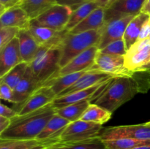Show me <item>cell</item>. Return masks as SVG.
<instances>
[{
  "mask_svg": "<svg viewBox=\"0 0 150 149\" xmlns=\"http://www.w3.org/2000/svg\"><path fill=\"white\" fill-rule=\"evenodd\" d=\"M89 0H57V4L61 5L67 6L72 8V10H76L79 6L82 5Z\"/></svg>",
  "mask_w": 150,
  "mask_h": 149,
  "instance_id": "36",
  "label": "cell"
},
{
  "mask_svg": "<svg viewBox=\"0 0 150 149\" xmlns=\"http://www.w3.org/2000/svg\"><path fill=\"white\" fill-rule=\"evenodd\" d=\"M20 29L15 27L0 28V49L10 43L17 37Z\"/></svg>",
  "mask_w": 150,
  "mask_h": 149,
  "instance_id": "34",
  "label": "cell"
},
{
  "mask_svg": "<svg viewBox=\"0 0 150 149\" xmlns=\"http://www.w3.org/2000/svg\"><path fill=\"white\" fill-rule=\"evenodd\" d=\"M57 97L49 86L42 85L38 87L23 103L15 105L18 115L28 114L52 103Z\"/></svg>",
  "mask_w": 150,
  "mask_h": 149,
  "instance_id": "8",
  "label": "cell"
},
{
  "mask_svg": "<svg viewBox=\"0 0 150 149\" xmlns=\"http://www.w3.org/2000/svg\"><path fill=\"white\" fill-rule=\"evenodd\" d=\"M150 34V18L142 26V31H141L140 35H139V40H142L149 38Z\"/></svg>",
  "mask_w": 150,
  "mask_h": 149,
  "instance_id": "39",
  "label": "cell"
},
{
  "mask_svg": "<svg viewBox=\"0 0 150 149\" xmlns=\"http://www.w3.org/2000/svg\"><path fill=\"white\" fill-rule=\"evenodd\" d=\"M18 115V113L15 109L9 108V107L4 105V104L0 105V115L12 119V118L17 116Z\"/></svg>",
  "mask_w": 150,
  "mask_h": 149,
  "instance_id": "37",
  "label": "cell"
},
{
  "mask_svg": "<svg viewBox=\"0 0 150 149\" xmlns=\"http://www.w3.org/2000/svg\"><path fill=\"white\" fill-rule=\"evenodd\" d=\"M40 86V85L34 75L29 65L22 80L13 89L14 105L23 103Z\"/></svg>",
  "mask_w": 150,
  "mask_h": 149,
  "instance_id": "19",
  "label": "cell"
},
{
  "mask_svg": "<svg viewBox=\"0 0 150 149\" xmlns=\"http://www.w3.org/2000/svg\"><path fill=\"white\" fill-rule=\"evenodd\" d=\"M42 142L38 140H1L0 139V149H20L26 146L41 143ZM46 144V143H45Z\"/></svg>",
  "mask_w": 150,
  "mask_h": 149,
  "instance_id": "32",
  "label": "cell"
},
{
  "mask_svg": "<svg viewBox=\"0 0 150 149\" xmlns=\"http://www.w3.org/2000/svg\"><path fill=\"white\" fill-rule=\"evenodd\" d=\"M58 145L62 146L64 149H107L100 137L79 143Z\"/></svg>",
  "mask_w": 150,
  "mask_h": 149,
  "instance_id": "31",
  "label": "cell"
},
{
  "mask_svg": "<svg viewBox=\"0 0 150 149\" xmlns=\"http://www.w3.org/2000/svg\"><path fill=\"white\" fill-rule=\"evenodd\" d=\"M100 137L102 140H115L120 138L150 140V121L136 125L108 127L101 132Z\"/></svg>",
  "mask_w": 150,
  "mask_h": 149,
  "instance_id": "7",
  "label": "cell"
},
{
  "mask_svg": "<svg viewBox=\"0 0 150 149\" xmlns=\"http://www.w3.org/2000/svg\"><path fill=\"white\" fill-rule=\"evenodd\" d=\"M56 113L52 103L37 110L18 115L11 119V124L3 132L1 140H36L48 121Z\"/></svg>",
  "mask_w": 150,
  "mask_h": 149,
  "instance_id": "2",
  "label": "cell"
},
{
  "mask_svg": "<svg viewBox=\"0 0 150 149\" xmlns=\"http://www.w3.org/2000/svg\"><path fill=\"white\" fill-rule=\"evenodd\" d=\"M89 70H96L118 76L125 72L127 69L125 67V56L105 54L98 51L95 62Z\"/></svg>",
  "mask_w": 150,
  "mask_h": 149,
  "instance_id": "13",
  "label": "cell"
},
{
  "mask_svg": "<svg viewBox=\"0 0 150 149\" xmlns=\"http://www.w3.org/2000/svg\"><path fill=\"white\" fill-rule=\"evenodd\" d=\"M0 97L7 102L15 103L13 89L3 81H0Z\"/></svg>",
  "mask_w": 150,
  "mask_h": 149,
  "instance_id": "35",
  "label": "cell"
},
{
  "mask_svg": "<svg viewBox=\"0 0 150 149\" xmlns=\"http://www.w3.org/2000/svg\"><path fill=\"white\" fill-rule=\"evenodd\" d=\"M146 0H116L105 10V23L114 19L135 16L142 13Z\"/></svg>",
  "mask_w": 150,
  "mask_h": 149,
  "instance_id": "11",
  "label": "cell"
},
{
  "mask_svg": "<svg viewBox=\"0 0 150 149\" xmlns=\"http://www.w3.org/2000/svg\"><path fill=\"white\" fill-rule=\"evenodd\" d=\"M141 69H143V70H150V62L146 64V65H144V67H142Z\"/></svg>",
  "mask_w": 150,
  "mask_h": 149,
  "instance_id": "46",
  "label": "cell"
},
{
  "mask_svg": "<svg viewBox=\"0 0 150 149\" xmlns=\"http://www.w3.org/2000/svg\"><path fill=\"white\" fill-rule=\"evenodd\" d=\"M150 62V39L138 40L125 56V67L129 70H139Z\"/></svg>",
  "mask_w": 150,
  "mask_h": 149,
  "instance_id": "10",
  "label": "cell"
},
{
  "mask_svg": "<svg viewBox=\"0 0 150 149\" xmlns=\"http://www.w3.org/2000/svg\"><path fill=\"white\" fill-rule=\"evenodd\" d=\"M98 51L99 49L97 45L91 47L89 49L86 50L83 53L73 58L64 67H62L59 71L57 76L89 70L95 62V56Z\"/></svg>",
  "mask_w": 150,
  "mask_h": 149,
  "instance_id": "14",
  "label": "cell"
},
{
  "mask_svg": "<svg viewBox=\"0 0 150 149\" xmlns=\"http://www.w3.org/2000/svg\"><path fill=\"white\" fill-rule=\"evenodd\" d=\"M100 7L105 9L108 8L116 0H93Z\"/></svg>",
  "mask_w": 150,
  "mask_h": 149,
  "instance_id": "41",
  "label": "cell"
},
{
  "mask_svg": "<svg viewBox=\"0 0 150 149\" xmlns=\"http://www.w3.org/2000/svg\"><path fill=\"white\" fill-rule=\"evenodd\" d=\"M149 18V15L142 12L135 16L127 25L125 32L124 37H123V39L125 42L127 51L133 44H135L139 40L142 26L144 24L145 22L147 21Z\"/></svg>",
  "mask_w": 150,
  "mask_h": 149,
  "instance_id": "23",
  "label": "cell"
},
{
  "mask_svg": "<svg viewBox=\"0 0 150 149\" xmlns=\"http://www.w3.org/2000/svg\"><path fill=\"white\" fill-rule=\"evenodd\" d=\"M103 141L107 149H133L139 146L150 145V140H141L132 138H120Z\"/></svg>",
  "mask_w": 150,
  "mask_h": 149,
  "instance_id": "29",
  "label": "cell"
},
{
  "mask_svg": "<svg viewBox=\"0 0 150 149\" xmlns=\"http://www.w3.org/2000/svg\"><path fill=\"white\" fill-rule=\"evenodd\" d=\"M103 83H105V82H103ZM103 83L97 84L86 89L73 92V93L64 95V96H57L54 102H52L53 106L55 109H60V108H64V107L67 106L69 105L76 103V102H81V101L85 100V99H89L90 102H92L93 96Z\"/></svg>",
  "mask_w": 150,
  "mask_h": 149,
  "instance_id": "21",
  "label": "cell"
},
{
  "mask_svg": "<svg viewBox=\"0 0 150 149\" xmlns=\"http://www.w3.org/2000/svg\"><path fill=\"white\" fill-rule=\"evenodd\" d=\"M23 0H0V14L7 9L19 5Z\"/></svg>",
  "mask_w": 150,
  "mask_h": 149,
  "instance_id": "38",
  "label": "cell"
},
{
  "mask_svg": "<svg viewBox=\"0 0 150 149\" xmlns=\"http://www.w3.org/2000/svg\"><path fill=\"white\" fill-rule=\"evenodd\" d=\"M133 149H150V145L139 146V147H136V148H133Z\"/></svg>",
  "mask_w": 150,
  "mask_h": 149,
  "instance_id": "45",
  "label": "cell"
},
{
  "mask_svg": "<svg viewBox=\"0 0 150 149\" xmlns=\"http://www.w3.org/2000/svg\"><path fill=\"white\" fill-rule=\"evenodd\" d=\"M88 70H84V71L70 73V74H64V75L57 76L42 85L49 86L51 90L55 93L56 96H57L63 91L74 84Z\"/></svg>",
  "mask_w": 150,
  "mask_h": 149,
  "instance_id": "24",
  "label": "cell"
},
{
  "mask_svg": "<svg viewBox=\"0 0 150 149\" xmlns=\"http://www.w3.org/2000/svg\"><path fill=\"white\" fill-rule=\"evenodd\" d=\"M70 123V121L55 113L40 133L36 140L46 143L48 146L57 144L59 135Z\"/></svg>",
  "mask_w": 150,
  "mask_h": 149,
  "instance_id": "18",
  "label": "cell"
},
{
  "mask_svg": "<svg viewBox=\"0 0 150 149\" xmlns=\"http://www.w3.org/2000/svg\"><path fill=\"white\" fill-rule=\"evenodd\" d=\"M142 12V13H146V14L150 15V0H146L145 1Z\"/></svg>",
  "mask_w": 150,
  "mask_h": 149,
  "instance_id": "43",
  "label": "cell"
},
{
  "mask_svg": "<svg viewBox=\"0 0 150 149\" xmlns=\"http://www.w3.org/2000/svg\"><path fill=\"white\" fill-rule=\"evenodd\" d=\"M103 125L78 120L70 122L58 138L57 144H70L100 137Z\"/></svg>",
  "mask_w": 150,
  "mask_h": 149,
  "instance_id": "5",
  "label": "cell"
},
{
  "mask_svg": "<svg viewBox=\"0 0 150 149\" xmlns=\"http://www.w3.org/2000/svg\"><path fill=\"white\" fill-rule=\"evenodd\" d=\"M11 124V119L0 115V133L3 132Z\"/></svg>",
  "mask_w": 150,
  "mask_h": 149,
  "instance_id": "40",
  "label": "cell"
},
{
  "mask_svg": "<svg viewBox=\"0 0 150 149\" xmlns=\"http://www.w3.org/2000/svg\"><path fill=\"white\" fill-rule=\"evenodd\" d=\"M31 18L26 10L19 5L7 9L0 14V28L15 27L19 29H29Z\"/></svg>",
  "mask_w": 150,
  "mask_h": 149,
  "instance_id": "17",
  "label": "cell"
},
{
  "mask_svg": "<svg viewBox=\"0 0 150 149\" xmlns=\"http://www.w3.org/2000/svg\"><path fill=\"white\" fill-rule=\"evenodd\" d=\"M29 31L40 46L47 47H62L63 41L69 32L67 30L58 32L50 28L40 26L32 20Z\"/></svg>",
  "mask_w": 150,
  "mask_h": 149,
  "instance_id": "12",
  "label": "cell"
},
{
  "mask_svg": "<svg viewBox=\"0 0 150 149\" xmlns=\"http://www.w3.org/2000/svg\"><path fill=\"white\" fill-rule=\"evenodd\" d=\"M91 103L89 99L81 101L76 103L71 104L60 109H56V113L62 118L68 120L70 122L80 120L82 115Z\"/></svg>",
  "mask_w": 150,
  "mask_h": 149,
  "instance_id": "25",
  "label": "cell"
},
{
  "mask_svg": "<svg viewBox=\"0 0 150 149\" xmlns=\"http://www.w3.org/2000/svg\"><path fill=\"white\" fill-rule=\"evenodd\" d=\"M56 4L57 0H23L20 6L31 19H34Z\"/></svg>",
  "mask_w": 150,
  "mask_h": 149,
  "instance_id": "27",
  "label": "cell"
},
{
  "mask_svg": "<svg viewBox=\"0 0 150 149\" xmlns=\"http://www.w3.org/2000/svg\"><path fill=\"white\" fill-rule=\"evenodd\" d=\"M111 115L112 113L108 110L91 102L84 113L82 115L81 120L103 125L111 118Z\"/></svg>",
  "mask_w": 150,
  "mask_h": 149,
  "instance_id": "26",
  "label": "cell"
},
{
  "mask_svg": "<svg viewBox=\"0 0 150 149\" xmlns=\"http://www.w3.org/2000/svg\"><path fill=\"white\" fill-rule=\"evenodd\" d=\"M72 13L73 10L70 7L56 4L39 16L31 20L40 26L62 32L65 30Z\"/></svg>",
  "mask_w": 150,
  "mask_h": 149,
  "instance_id": "6",
  "label": "cell"
},
{
  "mask_svg": "<svg viewBox=\"0 0 150 149\" xmlns=\"http://www.w3.org/2000/svg\"><path fill=\"white\" fill-rule=\"evenodd\" d=\"M45 149H64V148H63L62 145H60L54 144V145H52L48 146Z\"/></svg>",
  "mask_w": 150,
  "mask_h": 149,
  "instance_id": "44",
  "label": "cell"
},
{
  "mask_svg": "<svg viewBox=\"0 0 150 149\" xmlns=\"http://www.w3.org/2000/svg\"><path fill=\"white\" fill-rule=\"evenodd\" d=\"M99 51L105 54L125 56L126 53H127V48H126L125 42L124 39H121L111 42L106 47H105L103 49L99 50Z\"/></svg>",
  "mask_w": 150,
  "mask_h": 149,
  "instance_id": "33",
  "label": "cell"
},
{
  "mask_svg": "<svg viewBox=\"0 0 150 149\" xmlns=\"http://www.w3.org/2000/svg\"><path fill=\"white\" fill-rule=\"evenodd\" d=\"M100 30H92L78 34H67L62 45L60 68L68 64L73 58L83 53L86 50L95 45H98L100 38Z\"/></svg>",
  "mask_w": 150,
  "mask_h": 149,
  "instance_id": "4",
  "label": "cell"
},
{
  "mask_svg": "<svg viewBox=\"0 0 150 149\" xmlns=\"http://www.w3.org/2000/svg\"><path fill=\"white\" fill-rule=\"evenodd\" d=\"M48 145L45 144V143H38V144L26 146V147L22 148L20 149H45L48 147Z\"/></svg>",
  "mask_w": 150,
  "mask_h": 149,
  "instance_id": "42",
  "label": "cell"
},
{
  "mask_svg": "<svg viewBox=\"0 0 150 149\" xmlns=\"http://www.w3.org/2000/svg\"><path fill=\"white\" fill-rule=\"evenodd\" d=\"M17 37L19 41V48L22 61L27 63L28 64H31L36 56L40 45L35 40L29 29H20Z\"/></svg>",
  "mask_w": 150,
  "mask_h": 149,
  "instance_id": "20",
  "label": "cell"
},
{
  "mask_svg": "<svg viewBox=\"0 0 150 149\" xmlns=\"http://www.w3.org/2000/svg\"><path fill=\"white\" fill-rule=\"evenodd\" d=\"M28 67H29V64L27 63H20L13 69H11L3 77H0V81L4 82L12 89H14L23 77Z\"/></svg>",
  "mask_w": 150,
  "mask_h": 149,
  "instance_id": "30",
  "label": "cell"
},
{
  "mask_svg": "<svg viewBox=\"0 0 150 149\" xmlns=\"http://www.w3.org/2000/svg\"><path fill=\"white\" fill-rule=\"evenodd\" d=\"M135 16H127L105 22L100 29V38L97 45L98 49H103L111 42L123 39L127 25Z\"/></svg>",
  "mask_w": 150,
  "mask_h": 149,
  "instance_id": "9",
  "label": "cell"
},
{
  "mask_svg": "<svg viewBox=\"0 0 150 149\" xmlns=\"http://www.w3.org/2000/svg\"><path fill=\"white\" fill-rule=\"evenodd\" d=\"M149 39H150V34H149Z\"/></svg>",
  "mask_w": 150,
  "mask_h": 149,
  "instance_id": "47",
  "label": "cell"
},
{
  "mask_svg": "<svg viewBox=\"0 0 150 149\" xmlns=\"http://www.w3.org/2000/svg\"><path fill=\"white\" fill-rule=\"evenodd\" d=\"M62 47L40 46L31 64V70L40 86L58 75Z\"/></svg>",
  "mask_w": 150,
  "mask_h": 149,
  "instance_id": "3",
  "label": "cell"
},
{
  "mask_svg": "<svg viewBox=\"0 0 150 149\" xmlns=\"http://www.w3.org/2000/svg\"><path fill=\"white\" fill-rule=\"evenodd\" d=\"M22 61L19 41L16 37L10 43L0 49V77Z\"/></svg>",
  "mask_w": 150,
  "mask_h": 149,
  "instance_id": "15",
  "label": "cell"
},
{
  "mask_svg": "<svg viewBox=\"0 0 150 149\" xmlns=\"http://www.w3.org/2000/svg\"><path fill=\"white\" fill-rule=\"evenodd\" d=\"M98 7H100L93 0H89L82 5L79 6L76 10H73L65 30L70 32Z\"/></svg>",
  "mask_w": 150,
  "mask_h": 149,
  "instance_id": "28",
  "label": "cell"
},
{
  "mask_svg": "<svg viewBox=\"0 0 150 149\" xmlns=\"http://www.w3.org/2000/svg\"><path fill=\"white\" fill-rule=\"evenodd\" d=\"M104 23L105 9L98 7L69 32L71 34H78L88 31L100 30L103 26Z\"/></svg>",
  "mask_w": 150,
  "mask_h": 149,
  "instance_id": "22",
  "label": "cell"
},
{
  "mask_svg": "<svg viewBox=\"0 0 150 149\" xmlns=\"http://www.w3.org/2000/svg\"><path fill=\"white\" fill-rule=\"evenodd\" d=\"M114 77L116 76L106 72H103L96 71V70H88L74 84L63 91L57 96H64V95L69 94L73 92L86 89L97 84L107 81Z\"/></svg>",
  "mask_w": 150,
  "mask_h": 149,
  "instance_id": "16",
  "label": "cell"
},
{
  "mask_svg": "<svg viewBox=\"0 0 150 149\" xmlns=\"http://www.w3.org/2000/svg\"><path fill=\"white\" fill-rule=\"evenodd\" d=\"M149 89L150 70H127L113 77L94 103L113 113L136 94L145 93Z\"/></svg>",
  "mask_w": 150,
  "mask_h": 149,
  "instance_id": "1",
  "label": "cell"
}]
</instances>
